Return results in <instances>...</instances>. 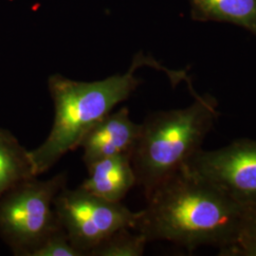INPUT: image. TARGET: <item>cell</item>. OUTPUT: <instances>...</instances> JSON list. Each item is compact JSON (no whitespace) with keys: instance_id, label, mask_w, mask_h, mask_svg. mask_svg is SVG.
<instances>
[{"instance_id":"cell-1","label":"cell","mask_w":256,"mask_h":256,"mask_svg":"<svg viewBox=\"0 0 256 256\" xmlns=\"http://www.w3.org/2000/svg\"><path fill=\"white\" fill-rule=\"evenodd\" d=\"M135 230L153 241H168L190 252L210 246L227 256L256 205L234 200L183 165L146 198Z\"/></svg>"},{"instance_id":"cell-2","label":"cell","mask_w":256,"mask_h":256,"mask_svg":"<svg viewBox=\"0 0 256 256\" xmlns=\"http://www.w3.org/2000/svg\"><path fill=\"white\" fill-rule=\"evenodd\" d=\"M144 66L164 70L174 86L189 78L185 72L169 70L142 52L134 56L126 74H116L100 81L79 82L60 74L48 78L54 120L44 142L30 151L37 176L50 170L68 152L78 148L82 136L96 122L110 114L120 102L128 100L142 82L135 76V72Z\"/></svg>"},{"instance_id":"cell-3","label":"cell","mask_w":256,"mask_h":256,"mask_svg":"<svg viewBox=\"0 0 256 256\" xmlns=\"http://www.w3.org/2000/svg\"><path fill=\"white\" fill-rule=\"evenodd\" d=\"M191 106L148 115L131 154L137 185L147 198L156 187L186 164L202 148L218 117V102L196 94Z\"/></svg>"},{"instance_id":"cell-4","label":"cell","mask_w":256,"mask_h":256,"mask_svg":"<svg viewBox=\"0 0 256 256\" xmlns=\"http://www.w3.org/2000/svg\"><path fill=\"white\" fill-rule=\"evenodd\" d=\"M66 182V172L45 180L34 176L0 196V238L14 256H34L46 238L62 227L54 200Z\"/></svg>"},{"instance_id":"cell-5","label":"cell","mask_w":256,"mask_h":256,"mask_svg":"<svg viewBox=\"0 0 256 256\" xmlns=\"http://www.w3.org/2000/svg\"><path fill=\"white\" fill-rule=\"evenodd\" d=\"M61 226L74 247L84 256L118 230H135L140 212H132L120 202H108L82 187H64L54 200Z\"/></svg>"},{"instance_id":"cell-6","label":"cell","mask_w":256,"mask_h":256,"mask_svg":"<svg viewBox=\"0 0 256 256\" xmlns=\"http://www.w3.org/2000/svg\"><path fill=\"white\" fill-rule=\"evenodd\" d=\"M186 165L234 200L256 205V140L240 138L212 151L202 148Z\"/></svg>"},{"instance_id":"cell-7","label":"cell","mask_w":256,"mask_h":256,"mask_svg":"<svg viewBox=\"0 0 256 256\" xmlns=\"http://www.w3.org/2000/svg\"><path fill=\"white\" fill-rule=\"evenodd\" d=\"M142 131V124L130 119L128 108L108 114L84 136L78 148L82 149L86 166L113 156H131Z\"/></svg>"},{"instance_id":"cell-8","label":"cell","mask_w":256,"mask_h":256,"mask_svg":"<svg viewBox=\"0 0 256 256\" xmlns=\"http://www.w3.org/2000/svg\"><path fill=\"white\" fill-rule=\"evenodd\" d=\"M86 169L88 178L80 187L108 202H122L137 185L131 156H113L102 158L86 165Z\"/></svg>"},{"instance_id":"cell-9","label":"cell","mask_w":256,"mask_h":256,"mask_svg":"<svg viewBox=\"0 0 256 256\" xmlns=\"http://www.w3.org/2000/svg\"><path fill=\"white\" fill-rule=\"evenodd\" d=\"M194 20L227 22L256 36V0H189Z\"/></svg>"},{"instance_id":"cell-10","label":"cell","mask_w":256,"mask_h":256,"mask_svg":"<svg viewBox=\"0 0 256 256\" xmlns=\"http://www.w3.org/2000/svg\"><path fill=\"white\" fill-rule=\"evenodd\" d=\"M37 176L27 150L10 131L0 128V196L12 187Z\"/></svg>"},{"instance_id":"cell-11","label":"cell","mask_w":256,"mask_h":256,"mask_svg":"<svg viewBox=\"0 0 256 256\" xmlns=\"http://www.w3.org/2000/svg\"><path fill=\"white\" fill-rule=\"evenodd\" d=\"M124 228L111 234L90 252L88 256H140L148 241L142 234Z\"/></svg>"},{"instance_id":"cell-12","label":"cell","mask_w":256,"mask_h":256,"mask_svg":"<svg viewBox=\"0 0 256 256\" xmlns=\"http://www.w3.org/2000/svg\"><path fill=\"white\" fill-rule=\"evenodd\" d=\"M32 256H84L74 247L63 227L50 234Z\"/></svg>"},{"instance_id":"cell-13","label":"cell","mask_w":256,"mask_h":256,"mask_svg":"<svg viewBox=\"0 0 256 256\" xmlns=\"http://www.w3.org/2000/svg\"><path fill=\"white\" fill-rule=\"evenodd\" d=\"M226 256H256V210L245 224L236 244Z\"/></svg>"}]
</instances>
